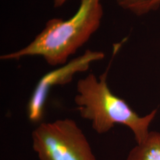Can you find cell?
Here are the masks:
<instances>
[{"label": "cell", "instance_id": "cell-2", "mask_svg": "<svg viewBox=\"0 0 160 160\" xmlns=\"http://www.w3.org/2000/svg\"><path fill=\"white\" fill-rule=\"evenodd\" d=\"M111 63L98 79L90 73L77 82L75 104L80 116L91 122L92 129L97 133L104 134L115 124H122L133 132L137 143H141L148 137L149 126L157 110L141 117L124 100L112 92L107 82Z\"/></svg>", "mask_w": 160, "mask_h": 160}, {"label": "cell", "instance_id": "cell-1", "mask_svg": "<svg viewBox=\"0 0 160 160\" xmlns=\"http://www.w3.org/2000/svg\"><path fill=\"white\" fill-rule=\"evenodd\" d=\"M103 16L100 0H81L74 15L68 20L53 18L29 45L1 56L3 61L40 56L51 66L62 65L99 28Z\"/></svg>", "mask_w": 160, "mask_h": 160}, {"label": "cell", "instance_id": "cell-7", "mask_svg": "<svg viewBox=\"0 0 160 160\" xmlns=\"http://www.w3.org/2000/svg\"><path fill=\"white\" fill-rule=\"evenodd\" d=\"M52 1H53L54 7L59 8L63 6L68 0H52Z\"/></svg>", "mask_w": 160, "mask_h": 160}, {"label": "cell", "instance_id": "cell-6", "mask_svg": "<svg viewBox=\"0 0 160 160\" xmlns=\"http://www.w3.org/2000/svg\"><path fill=\"white\" fill-rule=\"evenodd\" d=\"M122 9L132 14L142 16L157 10L160 7V0H116Z\"/></svg>", "mask_w": 160, "mask_h": 160}, {"label": "cell", "instance_id": "cell-3", "mask_svg": "<svg viewBox=\"0 0 160 160\" xmlns=\"http://www.w3.org/2000/svg\"><path fill=\"white\" fill-rule=\"evenodd\" d=\"M32 138L40 160H96L84 132L71 119L42 123Z\"/></svg>", "mask_w": 160, "mask_h": 160}, {"label": "cell", "instance_id": "cell-4", "mask_svg": "<svg viewBox=\"0 0 160 160\" xmlns=\"http://www.w3.org/2000/svg\"><path fill=\"white\" fill-rule=\"evenodd\" d=\"M104 58L102 52L87 49L82 55L43 75L38 82L28 103L29 120L37 123L42 119L47 97L52 87L68 84L76 74L87 71L92 62Z\"/></svg>", "mask_w": 160, "mask_h": 160}, {"label": "cell", "instance_id": "cell-5", "mask_svg": "<svg viewBox=\"0 0 160 160\" xmlns=\"http://www.w3.org/2000/svg\"><path fill=\"white\" fill-rule=\"evenodd\" d=\"M126 160H160V132H149L144 141L132 149Z\"/></svg>", "mask_w": 160, "mask_h": 160}]
</instances>
